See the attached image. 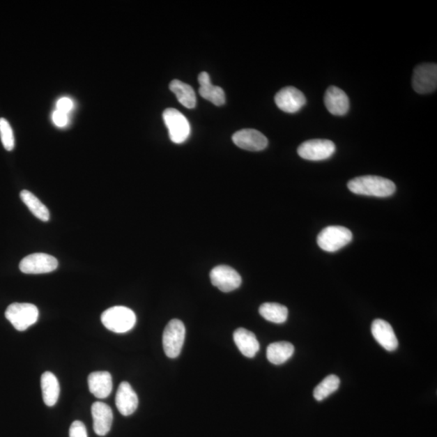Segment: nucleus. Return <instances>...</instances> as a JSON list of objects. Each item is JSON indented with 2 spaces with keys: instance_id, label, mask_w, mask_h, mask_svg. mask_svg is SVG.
I'll use <instances>...</instances> for the list:
<instances>
[{
  "instance_id": "f257e3e1",
  "label": "nucleus",
  "mask_w": 437,
  "mask_h": 437,
  "mask_svg": "<svg viewBox=\"0 0 437 437\" xmlns=\"http://www.w3.org/2000/svg\"><path fill=\"white\" fill-rule=\"evenodd\" d=\"M348 187L355 194L385 198L394 194L395 184L392 181L378 176H362L351 180Z\"/></svg>"
},
{
  "instance_id": "f03ea898",
  "label": "nucleus",
  "mask_w": 437,
  "mask_h": 437,
  "mask_svg": "<svg viewBox=\"0 0 437 437\" xmlns=\"http://www.w3.org/2000/svg\"><path fill=\"white\" fill-rule=\"evenodd\" d=\"M100 319L105 328L117 334L128 332L137 323L135 314L125 306H114L105 310Z\"/></svg>"
},
{
  "instance_id": "7ed1b4c3",
  "label": "nucleus",
  "mask_w": 437,
  "mask_h": 437,
  "mask_svg": "<svg viewBox=\"0 0 437 437\" xmlns=\"http://www.w3.org/2000/svg\"><path fill=\"white\" fill-rule=\"evenodd\" d=\"M353 238V233L348 229L343 226H329L321 231L316 242L321 250L333 253L348 245Z\"/></svg>"
},
{
  "instance_id": "20e7f679",
  "label": "nucleus",
  "mask_w": 437,
  "mask_h": 437,
  "mask_svg": "<svg viewBox=\"0 0 437 437\" xmlns=\"http://www.w3.org/2000/svg\"><path fill=\"white\" fill-rule=\"evenodd\" d=\"M38 316L36 306L29 303H13L5 311L6 319L19 331L26 330L36 323Z\"/></svg>"
},
{
  "instance_id": "39448f33",
  "label": "nucleus",
  "mask_w": 437,
  "mask_h": 437,
  "mask_svg": "<svg viewBox=\"0 0 437 437\" xmlns=\"http://www.w3.org/2000/svg\"><path fill=\"white\" fill-rule=\"evenodd\" d=\"M185 338V328L182 321L171 320L163 334V348L169 358H177L182 351Z\"/></svg>"
},
{
  "instance_id": "423d86ee",
  "label": "nucleus",
  "mask_w": 437,
  "mask_h": 437,
  "mask_svg": "<svg viewBox=\"0 0 437 437\" xmlns=\"http://www.w3.org/2000/svg\"><path fill=\"white\" fill-rule=\"evenodd\" d=\"M163 119L169 130L171 141L183 144L190 134V125L187 118L178 109L169 108L163 113Z\"/></svg>"
},
{
  "instance_id": "0eeeda50",
  "label": "nucleus",
  "mask_w": 437,
  "mask_h": 437,
  "mask_svg": "<svg viewBox=\"0 0 437 437\" xmlns=\"http://www.w3.org/2000/svg\"><path fill=\"white\" fill-rule=\"evenodd\" d=\"M413 87L416 93L428 94L436 91L437 88V65L423 63L414 70Z\"/></svg>"
},
{
  "instance_id": "6e6552de",
  "label": "nucleus",
  "mask_w": 437,
  "mask_h": 437,
  "mask_svg": "<svg viewBox=\"0 0 437 437\" xmlns=\"http://www.w3.org/2000/svg\"><path fill=\"white\" fill-rule=\"evenodd\" d=\"M335 150V145L330 140L310 139L299 146L298 153L301 158L319 162L330 158Z\"/></svg>"
},
{
  "instance_id": "1a4fd4ad",
  "label": "nucleus",
  "mask_w": 437,
  "mask_h": 437,
  "mask_svg": "<svg viewBox=\"0 0 437 437\" xmlns=\"http://www.w3.org/2000/svg\"><path fill=\"white\" fill-rule=\"evenodd\" d=\"M59 262L52 255L43 253L33 254L22 260L19 268L22 273L30 275L46 274L57 269Z\"/></svg>"
},
{
  "instance_id": "9d476101",
  "label": "nucleus",
  "mask_w": 437,
  "mask_h": 437,
  "mask_svg": "<svg viewBox=\"0 0 437 437\" xmlns=\"http://www.w3.org/2000/svg\"><path fill=\"white\" fill-rule=\"evenodd\" d=\"M210 282L223 293L238 289L242 284V277L238 271L229 266L220 265L210 273Z\"/></svg>"
},
{
  "instance_id": "9b49d317",
  "label": "nucleus",
  "mask_w": 437,
  "mask_h": 437,
  "mask_svg": "<svg viewBox=\"0 0 437 437\" xmlns=\"http://www.w3.org/2000/svg\"><path fill=\"white\" fill-rule=\"evenodd\" d=\"M276 105L282 112L289 114L298 112L306 104V98L302 92L295 87H285L275 95Z\"/></svg>"
},
{
  "instance_id": "f8f14e48",
  "label": "nucleus",
  "mask_w": 437,
  "mask_h": 437,
  "mask_svg": "<svg viewBox=\"0 0 437 437\" xmlns=\"http://www.w3.org/2000/svg\"><path fill=\"white\" fill-rule=\"evenodd\" d=\"M233 141L238 148L259 152L268 147V140L257 130L243 129L233 135Z\"/></svg>"
},
{
  "instance_id": "ddd939ff",
  "label": "nucleus",
  "mask_w": 437,
  "mask_h": 437,
  "mask_svg": "<svg viewBox=\"0 0 437 437\" xmlns=\"http://www.w3.org/2000/svg\"><path fill=\"white\" fill-rule=\"evenodd\" d=\"M92 415L95 434L100 436H107L113 424L112 409L102 401H96L92 406Z\"/></svg>"
},
{
  "instance_id": "4468645a",
  "label": "nucleus",
  "mask_w": 437,
  "mask_h": 437,
  "mask_svg": "<svg viewBox=\"0 0 437 437\" xmlns=\"http://www.w3.org/2000/svg\"><path fill=\"white\" fill-rule=\"evenodd\" d=\"M371 334L378 343L386 351H393L398 348L399 341L393 328L388 321L376 319L371 324Z\"/></svg>"
},
{
  "instance_id": "2eb2a0df",
  "label": "nucleus",
  "mask_w": 437,
  "mask_h": 437,
  "mask_svg": "<svg viewBox=\"0 0 437 437\" xmlns=\"http://www.w3.org/2000/svg\"><path fill=\"white\" fill-rule=\"evenodd\" d=\"M324 103L328 112L336 116H343L349 110L348 95L338 87L330 86L326 90Z\"/></svg>"
},
{
  "instance_id": "dca6fc26",
  "label": "nucleus",
  "mask_w": 437,
  "mask_h": 437,
  "mask_svg": "<svg viewBox=\"0 0 437 437\" xmlns=\"http://www.w3.org/2000/svg\"><path fill=\"white\" fill-rule=\"evenodd\" d=\"M115 403L119 413L124 416L132 415L137 411L139 405L138 396L127 381L120 384Z\"/></svg>"
},
{
  "instance_id": "f3484780",
  "label": "nucleus",
  "mask_w": 437,
  "mask_h": 437,
  "mask_svg": "<svg viewBox=\"0 0 437 437\" xmlns=\"http://www.w3.org/2000/svg\"><path fill=\"white\" fill-rule=\"evenodd\" d=\"M89 391L100 399H107L113 390L112 376L109 371H94L88 378Z\"/></svg>"
},
{
  "instance_id": "a211bd4d",
  "label": "nucleus",
  "mask_w": 437,
  "mask_h": 437,
  "mask_svg": "<svg viewBox=\"0 0 437 437\" xmlns=\"http://www.w3.org/2000/svg\"><path fill=\"white\" fill-rule=\"evenodd\" d=\"M233 339L240 353L246 358H253L259 353V343L255 335L245 328L234 331Z\"/></svg>"
},
{
  "instance_id": "6ab92c4d",
  "label": "nucleus",
  "mask_w": 437,
  "mask_h": 437,
  "mask_svg": "<svg viewBox=\"0 0 437 437\" xmlns=\"http://www.w3.org/2000/svg\"><path fill=\"white\" fill-rule=\"evenodd\" d=\"M199 84V94L203 98L209 100L217 107H220L225 103V93L222 89L215 86L210 83L208 73L201 72L198 77Z\"/></svg>"
},
{
  "instance_id": "aec40b11",
  "label": "nucleus",
  "mask_w": 437,
  "mask_h": 437,
  "mask_svg": "<svg viewBox=\"0 0 437 437\" xmlns=\"http://www.w3.org/2000/svg\"><path fill=\"white\" fill-rule=\"evenodd\" d=\"M41 386L45 404L47 406L56 404L60 394V385L56 376L50 371L44 373L41 378Z\"/></svg>"
},
{
  "instance_id": "412c9836",
  "label": "nucleus",
  "mask_w": 437,
  "mask_h": 437,
  "mask_svg": "<svg viewBox=\"0 0 437 437\" xmlns=\"http://www.w3.org/2000/svg\"><path fill=\"white\" fill-rule=\"evenodd\" d=\"M294 346L289 342H276L268 346L267 358L271 364L282 365L294 354Z\"/></svg>"
},
{
  "instance_id": "4be33fe9",
  "label": "nucleus",
  "mask_w": 437,
  "mask_h": 437,
  "mask_svg": "<svg viewBox=\"0 0 437 437\" xmlns=\"http://www.w3.org/2000/svg\"><path fill=\"white\" fill-rule=\"evenodd\" d=\"M169 89L177 97L178 102L187 109H194L196 105V96L190 85L174 79L169 84Z\"/></svg>"
},
{
  "instance_id": "5701e85b",
  "label": "nucleus",
  "mask_w": 437,
  "mask_h": 437,
  "mask_svg": "<svg viewBox=\"0 0 437 437\" xmlns=\"http://www.w3.org/2000/svg\"><path fill=\"white\" fill-rule=\"evenodd\" d=\"M259 314L270 323L281 324L287 321L289 310L286 306L278 303H264L260 306Z\"/></svg>"
},
{
  "instance_id": "b1692460",
  "label": "nucleus",
  "mask_w": 437,
  "mask_h": 437,
  "mask_svg": "<svg viewBox=\"0 0 437 437\" xmlns=\"http://www.w3.org/2000/svg\"><path fill=\"white\" fill-rule=\"evenodd\" d=\"M23 203L27 206L34 217L47 222L49 220V212L48 208L40 201L36 196L29 190H24L20 194Z\"/></svg>"
},
{
  "instance_id": "393cba45",
  "label": "nucleus",
  "mask_w": 437,
  "mask_h": 437,
  "mask_svg": "<svg viewBox=\"0 0 437 437\" xmlns=\"http://www.w3.org/2000/svg\"><path fill=\"white\" fill-rule=\"evenodd\" d=\"M340 385V379L334 374L329 375L316 386L314 397L316 401H323L330 394L337 391Z\"/></svg>"
},
{
  "instance_id": "a878e982",
  "label": "nucleus",
  "mask_w": 437,
  "mask_h": 437,
  "mask_svg": "<svg viewBox=\"0 0 437 437\" xmlns=\"http://www.w3.org/2000/svg\"><path fill=\"white\" fill-rule=\"evenodd\" d=\"M0 138L5 149L11 152L15 147V138L11 125L8 120L0 118Z\"/></svg>"
},
{
  "instance_id": "bb28decb",
  "label": "nucleus",
  "mask_w": 437,
  "mask_h": 437,
  "mask_svg": "<svg viewBox=\"0 0 437 437\" xmlns=\"http://www.w3.org/2000/svg\"><path fill=\"white\" fill-rule=\"evenodd\" d=\"M70 437H88L86 427L82 421H74L69 430Z\"/></svg>"
},
{
  "instance_id": "cd10ccee",
  "label": "nucleus",
  "mask_w": 437,
  "mask_h": 437,
  "mask_svg": "<svg viewBox=\"0 0 437 437\" xmlns=\"http://www.w3.org/2000/svg\"><path fill=\"white\" fill-rule=\"evenodd\" d=\"M53 122L58 128H64L68 123V115L66 113L55 110L52 115Z\"/></svg>"
},
{
  "instance_id": "c85d7f7f",
  "label": "nucleus",
  "mask_w": 437,
  "mask_h": 437,
  "mask_svg": "<svg viewBox=\"0 0 437 437\" xmlns=\"http://www.w3.org/2000/svg\"><path fill=\"white\" fill-rule=\"evenodd\" d=\"M56 107L57 110H59V112L68 114L73 107V102L72 100L68 98H62L58 100Z\"/></svg>"
}]
</instances>
